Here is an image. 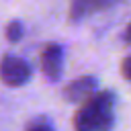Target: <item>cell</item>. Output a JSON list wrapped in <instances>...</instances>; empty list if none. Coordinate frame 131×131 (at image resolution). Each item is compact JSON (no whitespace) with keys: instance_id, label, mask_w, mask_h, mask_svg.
<instances>
[{"instance_id":"cell-8","label":"cell","mask_w":131,"mask_h":131,"mask_svg":"<svg viewBox=\"0 0 131 131\" xmlns=\"http://www.w3.org/2000/svg\"><path fill=\"white\" fill-rule=\"evenodd\" d=\"M27 131H53V129H51V127H49L45 121H41V123H35V125H31Z\"/></svg>"},{"instance_id":"cell-3","label":"cell","mask_w":131,"mask_h":131,"mask_svg":"<svg viewBox=\"0 0 131 131\" xmlns=\"http://www.w3.org/2000/svg\"><path fill=\"white\" fill-rule=\"evenodd\" d=\"M119 2H123V0H72L70 20H84V18H88L100 10L113 8Z\"/></svg>"},{"instance_id":"cell-7","label":"cell","mask_w":131,"mask_h":131,"mask_svg":"<svg viewBox=\"0 0 131 131\" xmlns=\"http://www.w3.org/2000/svg\"><path fill=\"white\" fill-rule=\"evenodd\" d=\"M121 72H123V76H125L127 80H131V55L123 59V63H121Z\"/></svg>"},{"instance_id":"cell-6","label":"cell","mask_w":131,"mask_h":131,"mask_svg":"<svg viewBox=\"0 0 131 131\" xmlns=\"http://www.w3.org/2000/svg\"><path fill=\"white\" fill-rule=\"evenodd\" d=\"M6 37H8L10 43L20 41V37H23V25H20L18 20H12V23L6 27Z\"/></svg>"},{"instance_id":"cell-4","label":"cell","mask_w":131,"mask_h":131,"mask_svg":"<svg viewBox=\"0 0 131 131\" xmlns=\"http://www.w3.org/2000/svg\"><path fill=\"white\" fill-rule=\"evenodd\" d=\"M41 70L51 82L59 80L61 70H63V51H61L59 45L51 43V45H47L43 49V53H41Z\"/></svg>"},{"instance_id":"cell-1","label":"cell","mask_w":131,"mask_h":131,"mask_svg":"<svg viewBox=\"0 0 131 131\" xmlns=\"http://www.w3.org/2000/svg\"><path fill=\"white\" fill-rule=\"evenodd\" d=\"M115 123V94L96 90L82 102L74 117V131H111Z\"/></svg>"},{"instance_id":"cell-9","label":"cell","mask_w":131,"mask_h":131,"mask_svg":"<svg viewBox=\"0 0 131 131\" xmlns=\"http://www.w3.org/2000/svg\"><path fill=\"white\" fill-rule=\"evenodd\" d=\"M123 39L131 45V23H129V27H127V31H125V35H123Z\"/></svg>"},{"instance_id":"cell-2","label":"cell","mask_w":131,"mask_h":131,"mask_svg":"<svg viewBox=\"0 0 131 131\" xmlns=\"http://www.w3.org/2000/svg\"><path fill=\"white\" fill-rule=\"evenodd\" d=\"M0 80L12 88L25 86L31 80V66L23 57L8 53L0 59Z\"/></svg>"},{"instance_id":"cell-5","label":"cell","mask_w":131,"mask_h":131,"mask_svg":"<svg viewBox=\"0 0 131 131\" xmlns=\"http://www.w3.org/2000/svg\"><path fill=\"white\" fill-rule=\"evenodd\" d=\"M96 78L92 76H82L74 82H70L66 88H63V98L68 102H84L86 98H90L94 92H96Z\"/></svg>"}]
</instances>
